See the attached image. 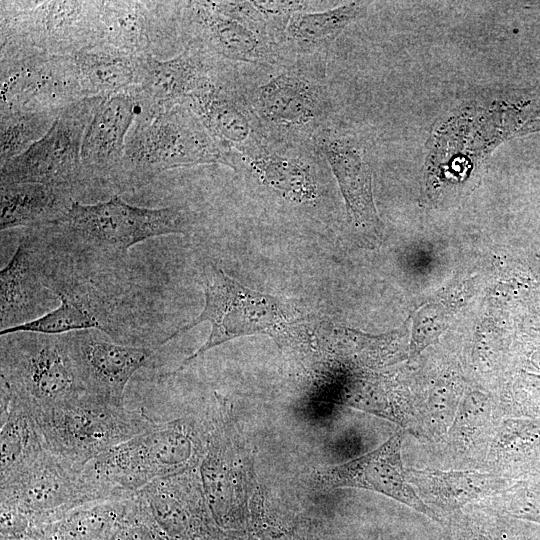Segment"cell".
Wrapping results in <instances>:
<instances>
[{
	"label": "cell",
	"instance_id": "obj_30",
	"mask_svg": "<svg viewBox=\"0 0 540 540\" xmlns=\"http://www.w3.org/2000/svg\"><path fill=\"white\" fill-rule=\"evenodd\" d=\"M119 540H158V538L147 524L135 523L121 531Z\"/></svg>",
	"mask_w": 540,
	"mask_h": 540
},
{
	"label": "cell",
	"instance_id": "obj_23",
	"mask_svg": "<svg viewBox=\"0 0 540 540\" xmlns=\"http://www.w3.org/2000/svg\"><path fill=\"white\" fill-rule=\"evenodd\" d=\"M365 2H349L323 11L297 12L290 18L278 55L283 57L327 55L344 29L361 18Z\"/></svg>",
	"mask_w": 540,
	"mask_h": 540
},
{
	"label": "cell",
	"instance_id": "obj_26",
	"mask_svg": "<svg viewBox=\"0 0 540 540\" xmlns=\"http://www.w3.org/2000/svg\"><path fill=\"white\" fill-rule=\"evenodd\" d=\"M46 450L34 418L22 408L1 401V483Z\"/></svg>",
	"mask_w": 540,
	"mask_h": 540
},
{
	"label": "cell",
	"instance_id": "obj_5",
	"mask_svg": "<svg viewBox=\"0 0 540 540\" xmlns=\"http://www.w3.org/2000/svg\"><path fill=\"white\" fill-rule=\"evenodd\" d=\"M32 417L45 448L78 470L154 423L143 410L112 405L88 394Z\"/></svg>",
	"mask_w": 540,
	"mask_h": 540
},
{
	"label": "cell",
	"instance_id": "obj_19",
	"mask_svg": "<svg viewBox=\"0 0 540 540\" xmlns=\"http://www.w3.org/2000/svg\"><path fill=\"white\" fill-rule=\"evenodd\" d=\"M403 438L404 433L397 432L361 457L319 470L316 479L325 487L362 488L384 494L441 522L407 480L401 459Z\"/></svg>",
	"mask_w": 540,
	"mask_h": 540
},
{
	"label": "cell",
	"instance_id": "obj_10",
	"mask_svg": "<svg viewBox=\"0 0 540 540\" xmlns=\"http://www.w3.org/2000/svg\"><path fill=\"white\" fill-rule=\"evenodd\" d=\"M112 491L47 449L25 469L1 483V506L27 517L70 511L89 502L130 497Z\"/></svg>",
	"mask_w": 540,
	"mask_h": 540
},
{
	"label": "cell",
	"instance_id": "obj_1",
	"mask_svg": "<svg viewBox=\"0 0 540 540\" xmlns=\"http://www.w3.org/2000/svg\"><path fill=\"white\" fill-rule=\"evenodd\" d=\"M326 58L279 56L273 63H232L235 80L267 141L312 142L333 121Z\"/></svg>",
	"mask_w": 540,
	"mask_h": 540
},
{
	"label": "cell",
	"instance_id": "obj_21",
	"mask_svg": "<svg viewBox=\"0 0 540 540\" xmlns=\"http://www.w3.org/2000/svg\"><path fill=\"white\" fill-rule=\"evenodd\" d=\"M81 92L86 97H109L139 84L147 56L136 55L104 41L72 55Z\"/></svg>",
	"mask_w": 540,
	"mask_h": 540
},
{
	"label": "cell",
	"instance_id": "obj_11",
	"mask_svg": "<svg viewBox=\"0 0 540 540\" xmlns=\"http://www.w3.org/2000/svg\"><path fill=\"white\" fill-rule=\"evenodd\" d=\"M0 111L60 113L84 98L72 55L3 48Z\"/></svg>",
	"mask_w": 540,
	"mask_h": 540
},
{
	"label": "cell",
	"instance_id": "obj_25",
	"mask_svg": "<svg viewBox=\"0 0 540 540\" xmlns=\"http://www.w3.org/2000/svg\"><path fill=\"white\" fill-rule=\"evenodd\" d=\"M29 244L23 239L0 272L1 330L31 321L39 313L44 286L32 269Z\"/></svg>",
	"mask_w": 540,
	"mask_h": 540
},
{
	"label": "cell",
	"instance_id": "obj_22",
	"mask_svg": "<svg viewBox=\"0 0 540 540\" xmlns=\"http://www.w3.org/2000/svg\"><path fill=\"white\" fill-rule=\"evenodd\" d=\"M73 193L71 189L48 184L1 183V231L54 224L68 212Z\"/></svg>",
	"mask_w": 540,
	"mask_h": 540
},
{
	"label": "cell",
	"instance_id": "obj_16",
	"mask_svg": "<svg viewBox=\"0 0 540 540\" xmlns=\"http://www.w3.org/2000/svg\"><path fill=\"white\" fill-rule=\"evenodd\" d=\"M179 32L183 48H197L219 61L265 64L279 58L269 40L216 11L208 1H179Z\"/></svg>",
	"mask_w": 540,
	"mask_h": 540
},
{
	"label": "cell",
	"instance_id": "obj_20",
	"mask_svg": "<svg viewBox=\"0 0 540 540\" xmlns=\"http://www.w3.org/2000/svg\"><path fill=\"white\" fill-rule=\"evenodd\" d=\"M222 62L194 47L167 60L147 56L141 81L134 86L137 115H155L183 103L213 78Z\"/></svg>",
	"mask_w": 540,
	"mask_h": 540
},
{
	"label": "cell",
	"instance_id": "obj_27",
	"mask_svg": "<svg viewBox=\"0 0 540 540\" xmlns=\"http://www.w3.org/2000/svg\"><path fill=\"white\" fill-rule=\"evenodd\" d=\"M60 304L44 315L0 331L1 336L17 332H32L47 335H62L75 331L96 329L112 333L104 317L92 309L88 301L73 291L59 290Z\"/></svg>",
	"mask_w": 540,
	"mask_h": 540
},
{
	"label": "cell",
	"instance_id": "obj_3",
	"mask_svg": "<svg viewBox=\"0 0 540 540\" xmlns=\"http://www.w3.org/2000/svg\"><path fill=\"white\" fill-rule=\"evenodd\" d=\"M198 282L205 297L203 310L190 324L179 328L160 344L202 322H209L211 331L205 343L188 356L174 373L208 350L232 339L265 334L280 343L296 327L297 317L286 303L273 295L242 285L214 264L203 269Z\"/></svg>",
	"mask_w": 540,
	"mask_h": 540
},
{
	"label": "cell",
	"instance_id": "obj_15",
	"mask_svg": "<svg viewBox=\"0 0 540 540\" xmlns=\"http://www.w3.org/2000/svg\"><path fill=\"white\" fill-rule=\"evenodd\" d=\"M324 156L345 201L350 221L365 235L380 237L382 224L372 192V168L360 138L331 121L312 140Z\"/></svg>",
	"mask_w": 540,
	"mask_h": 540
},
{
	"label": "cell",
	"instance_id": "obj_24",
	"mask_svg": "<svg viewBox=\"0 0 540 540\" xmlns=\"http://www.w3.org/2000/svg\"><path fill=\"white\" fill-rule=\"evenodd\" d=\"M408 482L415 486L422 500L442 510L454 511L496 491V476L478 471H441L411 469Z\"/></svg>",
	"mask_w": 540,
	"mask_h": 540
},
{
	"label": "cell",
	"instance_id": "obj_8",
	"mask_svg": "<svg viewBox=\"0 0 540 540\" xmlns=\"http://www.w3.org/2000/svg\"><path fill=\"white\" fill-rule=\"evenodd\" d=\"M192 224L193 215L187 207L143 208L114 195L96 204L74 200L68 212L50 226L98 249L126 253L149 238L186 234Z\"/></svg>",
	"mask_w": 540,
	"mask_h": 540
},
{
	"label": "cell",
	"instance_id": "obj_17",
	"mask_svg": "<svg viewBox=\"0 0 540 540\" xmlns=\"http://www.w3.org/2000/svg\"><path fill=\"white\" fill-rule=\"evenodd\" d=\"M138 114L134 86L106 97L86 128L81 147V187L119 186L127 135Z\"/></svg>",
	"mask_w": 540,
	"mask_h": 540
},
{
	"label": "cell",
	"instance_id": "obj_29",
	"mask_svg": "<svg viewBox=\"0 0 540 540\" xmlns=\"http://www.w3.org/2000/svg\"><path fill=\"white\" fill-rule=\"evenodd\" d=\"M208 3L216 11L242 23L270 41L266 20L253 1H208Z\"/></svg>",
	"mask_w": 540,
	"mask_h": 540
},
{
	"label": "cell",
	"instance_id": "obj_6",
	"mask_svg": "<svg viewBox=\"0 0 540 540\" xmlns=\"http://www.w3.org/2000/svg\"><path fill=\"white\" fill-rule=\"evenodd\" d=\"M200 451V440L188 420L154 421L143 433L90 461L84 472L115 492L135 494L156 479L188 469Z\"/></svg>",
	"mask_w": 540,
	"mask_h": 540
},
{
	"label": "cell",
	"instance_id": "obj_9",
	"mask_svg": "<svg viewBox=\"0 0 540 540\" xmlns=\"http://www.w3.org/2000/svg\"><path fill=\"white\" fill-rule=\"evenodd\" d=\"M106 97H86L67 106L47 133L1 165V183L81 187V147L87 126Z\"/></svg>",
	"mask_w": 540,
	"mask_h": 540
},
{
	"label": "cell",
	"instance_id": "obj_28",
	"mask_svg": "<svg viewBox=\"0 0 540 540\" xmlns=\"http://www.w3.org/2000/svg\"><path fill=\"white\" fill-rule=\"evenodd\" d=\"M60 113L0 111L1 165L22 154L41 139Z\"/></svg>",
	"mask_w": 540,
	"mask_h": 540
},
{
	"label": "cell",
	"instance_id": "obj_4",
	"mask_svg": "<svg viewBox=\"0 0 540 540\" xmlns=\"http://www.w3.org/2000/svg\"><path fill=\"white\" fill-rule=\"evenodd\" d=\"M225 152L185 103L137 115L127 135L119 187L140 185L166 170L223 164Z\"/></svg>",
	"mask_w": 540,
	"mask_h": 540
},
{
	"label": "cell",
	"instance_id": "obj_7",
	"mask_svg": "<svg viewBox=\"0 0 540 540\" xmlns=\"http://www.w3.org/2000/svg\"><path fill=\"white\" fill-rule=\"evenodd\" d=\"M1 49L68 56L101 40V1H1Z\"/></svg>",
	"mask_w": 540,
	"mask_h": 540
},
{
	"label": "cell",
	"instance_id": "obj_13",
	"mask_svg": "<svg viewBox=\"0 0 540 540\" xmlns=\"http://www.w3.org/2000/svg\"><path fill=\"white\" fill-rule=\"evenodd\" d=\"M184 102L225 153H251L267 141L230 62L223 61L213 78Z\"/></svg>",
	"mask_w": 540,
	"mask_h": 540
},
{
	"label": "cell",
	"instance_id": "obj_18",
	"mask_svg": "<svg viewBox=\"0 0 540 540\" xmlns=\"http://www.w3.org/2000/svg\"><path fill=\"white\" fill-rule=\"evenodd\" d=\"M67 336L86 394L112 405L125 406L128 382L148 365L154 350L106 341L89 332Z\"/></svg>",
	"mask_w": 540,
	"mask_h": 540
},
{
	"label": "cell",
	"instance_id": "obj_14",
	"mask_svg": "<svg viewBox=\"0 0 540 540\" xmlns=\"http://www.w3.org/2000/svg\"><path fill=\"white\" fill-rule=\"evenodd\" d=\"M101 40L136 55L167 56L182 46L179 1H101Z\"/></svg>",
	"mask_w": 540,
	"mask_h": 540
},
{
	"label": "cell",
	"instance_id": "obj_12",
	"mask_svg": "<svg viewBox=\"0 0 540 540\" xmlns=\"http://www.w3.org/2000/svg\"><path fill=\"white\" fill-rule=\"evenodd\" d=\"M224 165L294 205H312L320 199L322 178L329 168L313 142L266 141L251 153H225Z\"/></svg>",
	"mask_w": 540,
	"mask_h": 540
},
{
	"label": "cell",
	"instance_id": "obj_2",
	"mask_svg": "<svg viewBox=\"0 0 540 540\" xmlns=\"http://www.w3.org/2000/svg\"><path fill=\"white\" fill-rule=\"evenodd\" d=\"M1 345V400L31 416L86 394L68 336L17 332Z\"/></svg>",
	"mask_w": 540,
	"mask_h": 540
}]
</instances>
